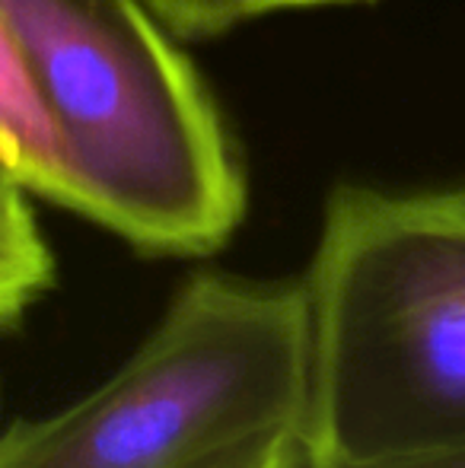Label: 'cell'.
I'll return each instance as SVG.
<instances>
[{
	"label": "cell",
	"instance_id": "cell-1",
	"mask_svg": "<svg viewBox=\"0 0 465 468\" xmlns=\"http://www.w3.org/2000/svg\"><path fill=\"white\" fill-rule=\"evenodd\" d=\"M303 290L306 465L465 446V188H335Z\"/></svg>",
	"mask_w": 465,
	"mask_h": 468
},
{
	"label": "cell",
	"instance_id": "cell-2",
	"mask_svg": "<svg viewBox=\"0 0 465 468\" xmlns=\"http://www.w3.org/2000/svg\"><path fill=\"white\" fill-rule=\"evenodd\" d=\"M68 156V210L153 255H207L246 176L205 80L147 0H0Z\"/></svg>",
	"mask_w": 465,
	"mask_h": 468
},
{
	"label": "cell",
	"instance_id": "cell-3",
	"mask_svg": "<svg viewBox=\"0 0 465 468\" xmlns=\"http://www.w3.org/2000/svg\"><path fill=\"white\" fill-rule=\"evenodd\" d=\"M303 281L201 271L106 382L0 433V468H195L255 433L303 431Z\"/></svg>",
	"mask_w": 465,
	"mask_h": 468
},
{
	"label": "cell",
	"instance_id": "cell-4",
	"mask_svg": "<svg viewBox=\"0 0 465 468\" xmlns=\"http://www.w3.org/2000/svg\"><path fill=\"white\" fill-rule=\"evenodd\" d=\"M0 154L19 188L68 207V156L29 58L0 10Z\"/></svg>",
	"mask_w": 465,
	"mask_h": 468
},
{
	"label": "cell",
	"instance_id": "cell-5",
	"mask_svg": "<svg viewBox=\"0 0 465 468\" xmlns=\"http://www.w3.org/2000/svg\"><path fill=\"white\" fill-rule=\"evenodd\" d=\"M55 283V259L32 220L29 204H0V332L16 325Z\"/></svg>",
	"mask_w": 465,
	"mask_h": 468
},
{
	"label": "cell",
	"instance_id": "cell-6",
	"mask_svg": "<svg viewBox=\"0 0 465 468\" xmlns=\"http://www.w3.org/2000/svg\"><path fill=\"white\" fill-rule=\"evenodd\" d=\"M195 468H306L303 431L274 427V431L255 433Z\"/></svg>",
	"mask_w": 465,
	"mask_h": 468
},
{
	"label": "cell",
	"instance_id": "cell-7",
	"mask_svg": "<svg viewBox=\"0 0 465 468\" xmlns=\"http://www.w3.org/2000/svg\"><path fill=\"white\" fill-rule=\"evenodd\" d=\"M156 16L182 36H214L248 19L246 0H147Z\"/></svg>",
	"mask_w": 465,
	"mask_h": 468
},
{
	"label": "cell",
	"instance_id": "cell-8",
	"mask_svg": "<svg viewBox=\"0 0 465 468\" xmlns=\"http://www.w3.org/2000/svg\"><path fill=\"white\" fill-rule=\"evenodd\" d=\"M306 468H465V446L440 452H421V456L379 459V463H354V465H306Z\"/></svg>",
	"mask_w": 465,
	"mask_h": 468
},
{
	"label": "cell",
	"instance_id": "cell-9",
	"mask_svg": "<svg viewBox=\"0 0 465 468\" xmlns=\"http://www.w3.org/2000/svg\"><path fill=\"white\" fill-rule=\"evenodd\" d=\"M322 4H351V0H246L248 19L271 10H293V6H322Z\"/></svg>",
	"mask_w": 465,
	"mask_h": 468
},
{
	"label": "cell",
	"instance_id": "cell-10",
	"mask_svg": "<svg viewBox=\"0 0 465 468\" xmlns=\"http://www.w3.org/2000/svg\"><path fill=\"white\" fill-rule=\"evenodd\" d=\"M23 197H26V191L19 188L10 163H6L4 154H0V204H16V201H23Z\"/></svg>",
	"mask_w": 465,
	"mask_h": 468
}]
</instances>
